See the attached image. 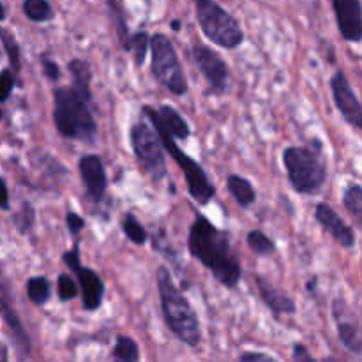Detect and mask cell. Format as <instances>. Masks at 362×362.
<instances>
[{
	"mask_svg": "<svg viewBox=\"0 0 362 362\" xmlns=\"http://www.w3.org/2000/svg\"><path fill=\"white\" fill-rule=\"evenodd\" d=\"M0 39H2V45L7 52V59H9L11 69H13L14 73H20L21 69L20 45H18V41L14 39V35L11 34V32L2 30V28H0Z\"/></svg>",
	"mask_w": 362,
	"mask_h": 362,
	"instance_id": "f546056e",
	"label": "cell"
},
{
	"mask_svg": "<svg viewBox=\"0 0 362 362\" xmlns=\"http://www.w3.org/2000/svg\"><path fill=\"white\" fill-rule=\"evenodd\" d=\"M41 67H42V74L46 76V80L49 81H59L60 76H62V71H60V66L52 59H46L42 57L41 59Z\"/></svg>",
	"mask_w": 362,
	"mask_h": 362,
	"instance_id": "1f68e13d",
	"label": "cell"
},
{
	"mask_svg": "<svg viewBox=\"0 0 362 362\" xmlns=\"http://www.w3.org/2000/svg\"><path fill=\"white\" fill-rule=\"evenodd\" d=\"M92 90L64 85L53 90V124L60 136L92 144L98 136V122L92 112Z\"/></svg>",
	"mask_w": 362,
	"mask_h": 362,
	"instance_id": "7a4b0ae2",
	"label": "cell"
},
{
	"mask_svg": "<svg viewBox=\"0 0 362 362\" xmlns=\"http://www.w3.org/2000/svg\"><path fill=\"white\" fill-rule=\"evenodd\" d=\"M292 359L296 362H313L315 357L308 352V349L303 343H296L292 346Z\"/></svg>",
	"mask_w": 362,
	"mask_h": 362,
	"instance_id": "836d02e7",
	"label": "cell"
},
{
	"mask_svg": "<svg viewBox=\"0 0 362 362\" xmlns=\"http://www.w3.org/2000/svg\"><path fill=\"white\" fill-rule=\"evenodd\" d=\"M315 219L322 226V230L327 232L339 246L345 247V250H354L356 247V233H354L352 226L346 225L341 219V216L331 205L320 202L315 207Z\"/></svg>",
	"mask_w": 362,
	"mask_h": 362,
	"instance_id": "5bb4252c",
	"label": "cell"
},
{
	"mask_svg": "<svg viewBox=\"0 0 362 362\" xmlns=\"http://www.w3.org/2000/svg\"><path fill=\"white\" fill-rule=\"evenodd\" d=\"M343 207L352 216L356 225L362 228V186L349 184L343 191Z\"/></svg>",
	"mask_w": 362,
	"mask_h": 362,
	"instance_id": "7402d4cb",
	"label": "cell"
},
{
	"mask_svg": "<svg viewBox=\"0 0 362 362\" xmlns=\"http://www.w3.org/2000/svg\"><path fill=\"white\" fill-rule=\"evenodd\" d=\"M62 262L76 276L78 285H80L81 308L88 313L98 311L103 306V299H105V281L98 272L81 264L80 244L74 243L73 250H67L66 253H62Z\"/></svg>",
	"mask_w": 362,
	"mask_h": 362,
	"instance_id": "9c48e42d",
	"label": "cell"
},
{
	"mask_svg": "<svg viewBox=\"0 0 362 362\" xmlns=\"http://www.w3.org/2000/svg\"><path fill=\"white\" fill-rule=\"evenodd\" d=\"M283 165L290 186L299 194H317L327 180V163L324 145L313 138L306 145H290L283 151Z\"/></svg>",
	"mask_w": 362,
	"mask_h": 362,
	"instance_id": "277c9868",
	"label": "cell"
},
{
	"mask_svg": "<svg viewBox=\"0 0 362 362\" xmlns=\"http://www.w3.org/2000/svg\"><path fill=\"white\" fill-rule=\"evenodd\" d=\"M226 189L233 197V200L239 204V207L250 209L257 202V191L250 179L239 175V173H230L226 177Z\"/></svg>",
	"mask_w": 362,
	"mask_h": 362,
	"instance_id": "2e32d148",
	"label": "cell"
},
{
	"mask_svg": "<svg viewBox=\"0 0 362 362\" xmlns=\"http://www.w3.org/2000/svg\"><path fill=\"white\" fill-rule=\"evenodd\" d=\"M0 209H2V211H9L11 209L9 189H7V184L4 182L2 177H0Z\"/></svg>",
	"mask_w": 362,
	"mask_h": 362,
	"instance_id": "d590c367",
	"label": "cell"
},
{
	"mask_svg": "<svg viewBox=\"0 0 362 362\" xmlns=\"http://www.w3.org/2000/svg\"><path fill=\"white\" fill-rule=\"evenodd\" d=\"M246 243L247 247L255 255H258V257H269V255H272L276 251L274 240L269 235H265L262 230H250L246 235Z\"/></svg>",
	"mask_w": 362,
	"mask_h": 362,
	"instance_id": "4316f807",
	"label": "cell"
},
{
	"mask_svg": "<svg viewBox=\"0 0 362 362\" xmlns=\"http://www.w3.org/2000/svg\"><path fill=\"white\" fill-rule=\"evenodd\" d=\"M13 223L20 233H23V235L30 233V230L34 228V223H35V209L32 207V204L23 202V205L20 207V211L14 214Z\"/></svg>",
	"mask_w": 362,
	"mask_h": 362,
	"instance_id": "f1b7e54d",
	"label": "cell"
},
{
	"mask_svg": "<svg viewBox=\"0 0 362 362\" xmlns=\"http://www.w3.org/2000/svg\"><path fill=\"white\" fill-rule=\"evenodd\" d=\"M27 297L34 306H45L52 299V283L46 276H32L27 281Z\"/></svg>",
	"mask_w": 362,
	"mask_h": 362,
	"instance_id": "44dd1931",
	"label": "cell"
},
{
	"mask_svg": "<svg viewBox=\"0 0 362 362\" xmlns=\"http://www.w3.org/2000/svg\"><path fill=\"white\" fill-rule=\"evenodd\" d=\"M306 288L311 296H315V292H317V279H311V281H308Z\"/></svg>",
	"mask_w": 362,
	"mask_h": 362,
	"instance_id": "8d00e7d4",
	"label": "cell"
},
{
	"mask_svg": "<svg viewBox=\"0 0 362 362\" xmlns=\"http://www.w3.org/2000/svg\"><path fill=\"white\" fill-rule=\"evenodd\" d=\"M16 85V73L13 69L0 71V103H6L11 98Z\"/></svg>",
	"mask_w": 362,
	"mask_h": 362,
	"instance_id": "4dcf8cb0",
	"label": "cell"
},
{
	"mask_svg": "<svg viewBox=\"0 0 362 362\" xmlns=\"http://www.w3.org/2000/svg\"><path fill=\"white\" fill-rule=\"evenodd\" d=\"M239 361L240 362H257V361L272 362L276 359L272 356H269V354H264V352H244L239 356Z\"/></svg>",
	"mask_w": 362,
	"mask_h": 362,
	"instance_id": "e575fe53",
	"label": "cell"
},
{
	"mask_svg": "<svg viewBox=\"0 0 362 362\" xmlns=\"http://www.w3.org/2000/svg\"><path fill=\"white\" fill-rule=\"evenodd\" d=\"M255 283H257L258 296H260L262 303L269 308L274 317H281V315H293L297 311L296 300L285 292L276 288L267 278L264 276H255Z\"/></svg>",
	"mask_w": 362,
	"mask_h": 362,
	"instance_id": "9a60e30c",
	"label": "cell"
},
{
	"mask_svg": "<svg viewBox=\"0 0 362 362\" xmlns=\"http://www.w3.org/2000/svg\"><path fill=\"white\" fill-rule=\"evenodd\" d=\"M336 327H338L339 341L345 345V349L349 352L356 354V356H362V336L357 325L352 324V322L343 320L341 317L336 315Z\"/></svg>",
	"mask_w": 362,
	"mask_h": 362,
	"instance_id": "d6986e66",
	"label": "cell"
},
{
	"mask_svg": "<svg viewBox=\"0 0 362 362\" xmlns=\"http://www.w3.org/2000/svg\"><path fill=\"white\" fill-rule=\"evenodd\" d=\"M156 283H158L159 303H161L163 318L166 327L172 334L184 345L197 349L202 343L200 318L193 310L189 300L182 293V290L175 285L172 272L166 265H159L156 271Z\"/></svg>",
	"mask_w": 362,
	"mask_h": 362,
	"instance_id": "3957f363",
	"label": "cell"
},
{
	"mask_svg": "<svg viewBox=\"0 0 362 362\" xmlns=\"http://www.w3.org/2000/svg\"><path fill=\"white\" fill-rule=\"evenodd\" d=\"M336 25L341 37L349 42L362 41V2L361 0H331Z\"/></svg>",
	"mask_w": 362,
	"mask_h": 362,
	"instance_id": "4fadbf2b",
	"label": "cell"
},
{
	"mask_svg": "<svg viewBox=\"0 0 362 362\" xmlns=\"http://www.w3.org/2000/svg\"><path fill=\"white\" fill-rule=\"evenodd\" d=\"M159 117H161L163 124L166 126V129L173 134L177 141L179 140H187L191 136V127L187 124V120L173 108L172 105H161L158 108Z\"/></svg>",
	"mask_w": 362,
	"mask_h": 362,
	"instance_id": "e0dca14e",
	"label": "cell"
},
{
	"mask_svg": "<svg viewBox=\"0 0 362 362\" xmlns=\"http://www.w3.org/2000/svg\"><path fill=\"white\" fill-rule=\"evenodd\" d=\"M120 228H122L124 235L131 240L136 246H145L148 240V233L147 230L144 228L140 221L136 219V216L133 212H126L122 216V221H120Z\"/></svg>",
	"mask_w": 362,
	"mask_h": 362,
	"instance_id": "d4e9b609",
	"label": "cell"
},
{
	"mask_svg": "<svg viewBox=\"0 0 362 362\" xmlns=\"http://www.w3.org/2000/svg\"><path fill=\"white\" fill-rule=\"evenodd\" d=\"M4 20H6V9H4V4L0 2V23H2Z\"/></svg>",
	"mask_w": 362,
	"mask_h": 362,
	"instance_id": "ab89813d",
	"label": "cell"
},
{
	"mask_svg": "<svg viewBox=\"0 0 362 362\" xmlns=\"http://www.w3.org/2000/svg\"><path fill=\"white\" fill-rule=\"evenodd\" d=\"M67 71H69L71 78H73L74 87L81 88V90H90L92 81V69L88 66L87 60L83 59H73L67 64Z\"/></svg>",
	"mask_w": 362,
	"mask_h": 362,
	"instance_id": "484cf974",
	"label": "cell"
},
{
	"mask_svg": "<svg viewBox=\"0 0 362 362\" xmlns=\"http://www.w3.org/2000/svg\"><path fill=\"white\" fill-rule=\"evenodd\" d=\"M2 117H4V113H2V108H0V120H2Z\"/></svg>",
	"mask_w": 362,
	"mask_h": 362,
	"instance_id": "60d3db41",
	"label": "cell"
},
{
	"mask_svg": "<svg viewBox=\"0 0 362 362\" xmlns=\"http://www.w3.org/2000/svg\"><path fill=\"white\" fill-rule=\"evenodd\" d=\"M331 92L332 101H334L336 108L341 113L343 119L352 127L362 131V105L359 99H357L352 85H350L349 78H346V74L341 69L334 71V74H332Z\"/></svg>",
	"mask_w": 362,
	"mask_h": 362,
	"instance_id": "8fae6325",
	"label": "cell"
},
{
	"mask_svg": "<svg viewBox=\"0 0 362 362\" xmlns=\"http://www.w3.org/2000/svg\"><path fill=\"white\" fill-rule=\"evenodd\" d=\"M191 55H193V60L200 73L204 74L205 81H207L209 94H225L230 85V69L226 60L219 55V52L212 49L211 46L198 42L191 48Z\"/></svg>",
	"mask_w": 362,
	"mask_h": 362,
	"instance_id": "30bf717a",
	"label": "cell"
},
{
	"mask_svg": "<svg viewBox=\"0 0 362 362\" xmlns=\"http://www.w3.org/2000/svg\"><path fill=\"white\" fill-rule=\"evenodd\" d=\"M57 296H59L60 303H69L80 296V285L73 278V274L60 272L59 278H57Z\"/></svg>",
	"mask_w": 362,
	"mask_h": 362,
	"instance_id": "83f0119b",
	"label": "cell"
},
{
	"mask_svg": "<svg viewBox=\"0 0 362 362\" xmlns=\"http://www.w3.org/2000/svg\"><path fill=\"white\" fill-rule=\"evenodd\" d=\"M0 315H2L4 322L7 324V327L11 329V332H13L16 345L23 350L25 356L27 357L30 356V339H28L27 331H25V327L21 325L20 318H18V315L14 313L13 308H11L7 303H4L2 299H0Z\"/></svg>",
	"mask_w": 362,
	"mask_h": 362,
	"instance_id": "ac0fdd59",
	"label": "cell"
},
{
	"mask_svg": "<svg viewBox=\"0 0 362 362\" xmlns=\"http://www.w3.org/2000/svg\"><path fill=\"white\" fill-rule=\"evenodd\" d=\"M112 357L120 362H138L141 357L138 343L129 336L119 334L115 339V345H113Z\"/></svg>",
	"mask_w": 362,
	"mask_h": 362,
	"instance_id": "603a6c76",
	"label": "cell"
},
{
	"mask_svg": "<svg viewBox=\"0 0 362 362\" xmlns=\"http://www.w3.org/2000/svg\"><path fill=\"white\" fill-rule=\"evenodd\" d=\"M151 73L173 95H184L189 88L175 46L165 32L151 35Z\"/></svg>",
	"mask_w": 362,
	"mask_h": 362,
	"instance_id": "52a82bcc",
	"label": "cell"
},
{
	"mask_svg": "<svg viewBox=\"0 0 362 362\" xmlns=\"http://www.w3.org/2000/svg\"><path fill=\"white\" fill-rule=\"evenodd\" d=\"M23 14L34 23H46L55 18V11L48 0H23Z\"/></svg>",
	"mask_w": 362,
	"mask_h": 362,
	"instance_id": "cb8c5ba5",
	"label": "cell"
},
{
	"mask_svg": "<svg viewBox=\"0 0 362 362\" xmlns=\"http://www.w3.org/2000/svg\"><path fill=\"white\" fill-rule=\"evenodd\" d=\"M129 144L138 165L154 182H159L166 177V156L161 136L152 124L138 120L129 129Z\"/></svg>",
	"mask_w": 362,
	"mask_h": 362,
	"instance_id": "ba28073f",
	"label": "cell"
},
{
	"mask_svg": "<svg viewBox=\"0 0 362 362\" xmlns=\"http://www.w3.org/2000/svg\"><path fill=\"white\" fill-rule=\"evenodd\" d=\"M141 112H144V115L151 120V124L159 133L163 145H165V151L168 152L170 158H172L173 161L179 165V168L182 170L189 197L193 198L198 205H202V207L211 204L216 197V187L212 186V182L209 180L207 173H205V170L202 168L200 163H198L197 159L191 158V156H187L184 151H180V147L177 145V140L173 138V134L170 133V131L166 129L165 124H163L158 110H154L148 105H144L141 106Z\"/></svg>",
	"mask_w": 362,
	"mask_h": 362,
	"instance_id": "5b68a950",
	"label": "cell"
},
{
	"mask_svg": "<svg viewBox=\"0 0 362 362\" xmlns=\"http://www.w3.org/2000/svg\"><path fill=\"white\" fill-rule=\"evenodd\" d=\"M187 251L200 262L219 285L235 290L243 279L240 260L232 250L228 233L212 225L204 214L194 216L187 235Z\"/></svg>",
	"mask_w": 362,
	"mask_h": 362,
	"instance_id": "6da1fadb",
	"label": "cell"
},
{
	"mask_svg": "<svg viewBox=\"0 0 362 362\" xmlns=\"http://www.w3.org/2000/svg\"><path fill=\"white\" fill-rule=\"evenodd\" d=\"M81 182L85 186V194L94 204H101L108 189V175L105 165L98 154H85L78 161Z\"/></svg>",
	"mask_w": 362,
	"mask_h": 362,
	"instance_id": "7c38bea8",
	"label": "cell"
},
{
	"mask_svg": "<svg viewBox=\"0 0 362 362\" xmlns=\"http://www.w3.org/2000/svg\"><path fill=\"white\" fill-rule=\"evenodd\" d=\"M66 226L71 235H78L85 228V219L80 214H76V212L69 211L66 214Z\"/></svg>",
	"mask_w": 362,
	"mask_h": 362,
	"instance_id": "d6a6232c",
	"label": "cell"
},
{
	"mask_svg": "<svg viewBox=\"0 0 362 362\" xmlns=\"http://www.w3.org/2000/svg\"><path fill=\"white\" fill-rule=\"evenodd\" d=\"M197 20L205 37L216 46L235 49L244 42V30L239 20L219 6L216 0H193Z\"/></svg>",
	"mask_w": 362,
	"mask_h": 362,
	"instance_id": "8992f818",
	"label": "cell"
},
{
	"mask_svg": "<svg viewBox=\"0 0 362 362\" xmlns=\"http://www.w3.org/2000/svg\"><path fill=\"white\" fill-rule=\"evenodd\" d=\"M122 46L126 52H129L134 57L136 66H144L147 53L151 52V34H147L145 30L134 32V34H129V37Z\"/></svg>",
	"mask_w": 362,
	"mask_h": 362,
	"instance_id": "ffe728a7",
	"label": "cell"
},
{
	"mask_svg": "<svg viewBox=\"0 0 362 362\" xmlns=\"http://www.w3.org/2000/svg\"><path fill=\"white\" fill-rule=\"evenodd\" d=\"M170 27H172V30H173V32H180V28H182V25H180V21H179V20H173V21H172V25H170Z\"/></svg>",
	"mask_w": 362,
	"mask_h": 362,
	"instance_id": "f35d334b",
	"label": "cell"
},
{
	"mask_svg": "<svg viewBox=\"0 0 362 362\" xmlns=\"http://www.w3.org/2000/svg\"><path fill=\"white\" fill-rule=\"evenodd\" d=\"M7 349H6V345H2V343H0V361H7Z\"/></svg>",
	"mask_w": 362,
	"mask_h": 362,
	"instance_id": "74e56055",
	"label": "cell"
}]
</instances>
